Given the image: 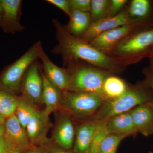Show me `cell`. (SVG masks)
I'll return each mask as SVG.
<instances>
[{"label":"cell","mask_w":153,"mask_h":153,"mask_svg":"<svg viewBox=\"0 0 153 153\" xmlns=\"http://www.w3.org/2000/svg\"><path fill=\"white\" fill-rule=\"evenodd\" d=\"M134 24L153 26V2L149 0H132L126 8Z\"/></svg>","instance_id":"obj_14"},{"label":"cell","mask_w":153,"mask_h":153,"mask_svg":"<svg viewBox=\"0 0 153 153\" xmlns=\"http://www.w3.org/2000/svg\"><path fill=\"white\" fill-rule=\"evenodd\" d=\"M4 136L14 149L24 150L31 144L26 130L14 114L6 120L4 123Z\"/></svg>","instance_id":"obj_13"},{"label":"cell","mask_w":153,"mask_h":153,"mask_svg":"<svg viewBox=\"0 0 153 153\" xmlns=\"http://www.w3.org/2000/svg\"><path fill=\"white\" fill-rule=\"evenodd\" d=\"M38 58L41 59L44 73L47 79L62 92L69 91L70 75L68 70L54 64L46 55L42 47L39 50Z\"/></svg>","instance_id":"obj_9"},{"label":"cell","mask_w":153,"mask_h":153,"mask_svg":"<svg viewBox=\"0 0 153 153\" xmlns=\"http://www.w3.org/2000/svg\"><path fill=\"white\" fill-rule=\"evenodd\" d=\"M14 149L4 135L0 138V153H10Z\"/></svg>","instance_id":"obj_31"},{"label":"cell","mask_w":153,"mask_h":153,"mask_svg":"<svg viewBox=\"0 0 153 153\" xmlns=\"http://www.w3.org/2000/svg\"><path fill=\"white\" fill-rule=\"evenodd\" d=\"M107 121L108 120H98L88 153H99L101 143L109 134L107 128Z\"/></svg>","instance_id":"obj_24"},{"label":"cell","mask_w":153,"mask_h":153,"mask_svg":"<svg viewBox=\"0 0 153 153\" xmlns=\"http://www.w3.org/2000/svg\"><path fill=\"white\" fill-rule=\"evenodd\" d=\"M107 128L109 134H115L123 139L136 136L138 133L130 111L117 115L108 120Z\"/></svg>","instance_id":"obj_18"},{"label":"cell","mask_w":153,"mask_h":153,"mask_svg":"<svg viewBox=\"0 0 153 153\" xmlns=\"http://www.w3.org/2000/svg\"><path fill=\"white\" fill-rule=\"evenodd\" d=\"M47 1L50 4L56 6L62 10L64 13L70 16L71 10L69 4V0H47Z\"/></svg>","instance_id":"obj_29"},{"label":"cell","mask_w":153,"mask_h":153,"mask_svg":"<svg viewBox=\"0 0 153 153\" xmlns=\"http://www.w3.org/2000/svg\"><path fill=\"white\" fill-rule=\"evenodd\" d=\"M71 11L73 10L90 12V0H69Z\"/></svg>","instance_id":"obj_28"},{"label":"cell","mask_w":153,"mask_h":153,"mask_svg":"<svg viewBox=\"0 0 153 153\" xmlns=\"http://www.w3.org/2000/svg\"><path fill=\"white\" fill-rule=\"evenodd\" d=\"M18 100L4 88L0 89V114L5 118L15 114Z\"/></svg>","instance_id":"obj_22"},{"label":"cell","mask_w":153,"mask_h":153,"mask_svg":"<svg viewBox=\"0 0 153 153\" xmlns=\"http://www.w3.org/2000/svg\"><path fill=\"white\" fill-rule=\"evenodd\" d=\"M130 113L138 133L146 137L153 134V111L149 102L137 106Z\"/></svg>","instance_id":"obj_16"},{"label":"cell","mask_w":153,"mask_h":153,"mask_svg":"<svg viewBox=\"0 0 153 153\" xmlns=\"http://www.w3.org/2000/svg\"><path fill=\"white\" fill-rule=\"evenodd\" d=\"M68 150L65 149L60 147V148H57L53 150L51 153H74L71 152Z\"/></svg>","instance_id":"obj_32"},{"label":"cell","mask_w":153,"mask_h":153,"mask_svg":"<svg viewBox=\"0 0 153 153\" xmlns=\"http://www.w3.org/2000/svg\"><path fill=\"white\" fill-rule=\"evenodd\" d=\"M149 58H151V59H152L153 60V55H152V56H151V57H149Z\"/></svg>","instance_id":"obj_40"},{"label":"cell","mask_w":153,"mask_h":153,"mask_svg":"<svg viewBox=\"0 0 153 153\" xmlns=\"http://www.w3.org/2000/svg\"><path fill=\"white\" fill-rule=\"evenodd\" d=\"M143 73L144 75L145 80L151 87L153 94V70L150 66L143 69ZM150 105L153 111V98L149 102Z\"/></svg>","instance_id":"obj_30"},{"label":"cell","mask_w":153,"mask_h":153,"mask_svg":"<svg viewBox=\"0 0 153 153\" xmlns=\"http://www.w3.org/2000/svg\"><path fill=\"white\" fill-rule=\"evenodd\" d=\"M123 139L117 135L108 134L101 143L99 153H116L118 147Z\"/></svg>","instance_id":"obj_26"},{"label":"cell","mask_w":153,"mask_h":153,"mask_svg":"<svg viewBox=\"0 0 153 153\" xmlns=\"http://www.w3.org/2000/svg\"><path fill=\"white\" fill-rule=\"evenodd\" d=\"M69 22L65 27L67 31L75 37L80 38L84 35L91 25L90 12L73 10L69 17Z\"/></svg>","instance_id":"obj_20"},{"label":"cell","mask_w":153,"mask_h":153,"mask_svg":"<svg viewBox=\"0 0 153 153\" xmlns=\"http://www.w3.org/2000/svg\"><path fill=\"white\" fill-rule=\"evenodd\" d=\"M40 66L36 61L30 66L21 86L23 98L34 105L42 102L43 83Z\"/></svg>","instance_id":"obj_8"},{"label":"cell","mask_w":153,"mask_h":153,"mask_svg":"<svg viewBox=\"0 0 153 153\" xmlns=\"http://www.w3.org/2000/svg\"><path fill=\"white\" fill-rule=\"evenodd\" d=\"M49 116L36 109L28 122L26 131L32 144H43L48 142L47 133L51 127Z\"/></svg>","instance_id":"obj_10"},{"label":"cell","mask_w":153,"mask_h":153,"mask_svg":"<svg viewBox=\"0 0 153 153\" xmlns=\"http://www.w3.org/2000/svg\"><path fill=\"white\" fill-rule=\"evenodd\" d=\"M130 24H134L130 20L126 8L114 16L106 17L91 23L86 33L79 38L89 42L101 33Z\"/></svg>","instance_id":"obj_12"},{"label":"cell","mask_w":153,"mask_h":153,"mask_svg":"<svg viewBox=\"0 0 153 153\" xmlns=\"http://www.w3.org/2000/svg\"><path fill=\"white\" fill-rule=\"evenodd\" d=\"M150 60V66H151V68H152L153 70V60L151 58H149Z\"/></svg>","instance_id":"obj_36"},{"label":"cell","mask_w":153,"mask_h":153,"mask_svg":"<svg viewBox=\"0 0 153 153\" xmlns=\"http://www.w3.org/2000/svg\"><path fill=\"white\" fill-rule=\"evenodd\" d=\"M149 153H153L152 152H150Z\"/></svg>","instance_id":"obj_42"},{"label":"cell","mask_w":153,"mask_h":153,"mask_svg":"<svg viewBox=\"0 0 153 153\" xmlns=\"http://www.w3.org/2000/svg\"><path fill=\"white\" fill-rule=\"evenodd\" d=\"M2 14L0 13V21H1V19Z\"/></svg>","instance_id":"obj_41"},{"label":"cell","mask_w":153,"mask_h":153,"mask_svg":"<svg viewBox=\"0 0 153 153\" xmlns=\"http://www.w3.org/2000/svg\"><path fill=\"white\" fill-rule=\"evenodd\" d=\"M22 2L20 0H0L3 9L0 27L5 33L13 34L24 29L20 22Z\"/></svg>","instance_id":"obj_11"},{"label":"cell","mask_w":153,"mask_h":153,"mask_svg":"<svg viewBox=\"0 0 153 153\" xmlns=\"http://www.w3.org/2000/svg\"><path fill=\"white\" fill-rule=\"evenodd\" d=\"M153 98L152 91L144 79L129 86L126 91L115 99L106 100L91 119L108 120L117 115L129 112L140 105L149 103Z\"/></svg>","instance_id":"obj_2"},{"label":"cell","mask_w":153,"mask_h":153,"mask_svg":"<svg viewBox=\"0 0 153 153\" xmlns=\"http://www.w3.org/2000/svg\"><path fill=\"white\" fill-rule=\"evenodd\" d=\"M128 87L123 79L115 74H110L103 83L102 96L105 101L115 99L125 93Z\"/></svg>","instance_id":"obj_21"},{"label":"cell","mask_w":153,"mask_h":153,"mask_svg":"<svg viewBox=\"0 0 153 153\" xmlns=\"http://www.w3.org/2000/svg\"><path fill=\"white\" fill-rule=\"evenodd\" d=\"M36 109L34 105L27 101L23 97L18 98L16 109L15 112L16 116L19 122L25 130L30 117Z\"/></svg>","instance_id":"obj_23"},{"label":"cell","mask_w":153,"mask_h":153,"mask_svg":"<svg viewBox=\"0 0 153 153\" xmlns=\"http://www.w3.org/2000/svg\"><path fill=\"white\" fill-rule=\"evenodd\" d=\"M153 26L130 24L106 31L88 42L96 49L107 55L123 39L136 30Z\"/></svg>","instance_id":"obj_7"},{"label":"cell","mask_w":153,"mask_h":153,"mask_svg":"<svg viewBox=\"0 0 153 153\" xmlns=\"http://www.w3.org/2000/svg\"><path fill=\"white\" fill-rule=\"evenodd\" d=\"M4 123H3V122L0 123V138L4 136Z\"/></svg>","instance_id":"obj_33"},{"label":"cell","mask_w":153,"mask_h":153,"mask_svg":"<svg viewBox=\"0 0 153 153\" xmlns=\"http://www.w3.org/2000/svg\"><path fill=\"white\" fill-rule=\"evenodd\" d=\"M41 68V75L43 79V88L42 102L45 105L44 111L49 116L61 105L62 94L55 85L47 79Z\"/></svg>","instance_id":"obj_19"},{"label":"cell","mask_w":153,"mask_h":153,"mask_svg":"<svg viewBox=\"0 0 153 153\" xmlns=\"http://www.w3.org/2000/svg\"><path fill=\"white\" fill-rule=\"evenodd\" d=\"M61 105L70 114L78 118H92L105 100L94 94L63 91Z\"/></svg>","instance_id":"obj_4"},{"label":"cell","mask_w":153,"mask_h":153,"mask_svg":"<svg viewBox=\"0 0 153 153\" xmlns=\"http://www.w3.org/2000/svg\"><path fill=\"white\" fill-rule=\"evenodd\" d=\"M41 47V42H36L4 71L0 77V85L3 88L9 91H16L20 89L25 73L38 58Z\"/></svg>","instance_id":"obj_6"},{"label":"cell","mask_w":153,"mask_h":153,"mask_svg":"<svg viewBox=\"0 0 153 153\" xmlns=\"http://www.w3.org/2000/svg\"><path fill=\"white\" fill-rule=\"evenodd\" d=\"M128 2L127 0H111L106 17L114 16L120 13Z\"/></svg>","instance_id":"obj_27"},{"label":"cell","mask_w":153,"mask_h":153,"mask_svg":"<svg viewBox=\"0 0 153 153\" xmlns=\"http://www.w3.org/2000/svg\"><path fill=\"white\" fill-rule=\"evenodd\" d=\"M110 1L91 0V1L90 14L91 23L97 22L106 18Z\"/></svg>","instance_id":"obj_25"},{"label":"cell","mask_w":153,"mask_h":153,"mask_svg":"<svg viewBox=\"0 0 153 153\" xmlns=\"http://www.w3.org/2000/svg\"><path fill=\"white\" fill-rule=\"evenodd\" d=\"M2 12H3L2 8L1 6V4H0V13H1V14L2 13Z\"/></svg>","instance_id":"obj_38"},{"label":"cell","mask_w":153,"mask_h":153,"mask_svg":"<svg viewBox=\"0 0 153 153\" xmlns=\"http://www.w3.org/2000/svg\"><path fill=\"white\" fill-rule=\"evenodd\" d=\"M68 71L70 75L69 91L94 94L103 98V83L111 73L94 66H80Z\"/></svg>","instance_id":"obj_5"},{"label":"cell","mask_w":153,"mask_h":153,"mask_svg":"<svg viewBox=\"0 0 153 153\" xmlns=\"http://www.w3.org/2000/svg\"><path fill=\"white\" fill-rule=\"evenodd\" d=\"M10 153H19V151L16 149H13Z\"/></svg>","instance_id":"obj_37"},{"label":"cell","mask_w":153,"mask_h":153,"mask_svg":"<svg viewBox=\"0 0 153 153\" xmlns=\"http://www.w3.org/2000/svg\"><path fill=\"white\" fill-rule=\"evenodd\" d=\"M5 119V117H4L0 114V123L3 122L4 121Z\"/></svg>","instance_id":"obj_34"},{"label":"cell","mask_w":153,"mask_h":153,"mask_svg":"<svg viewBox=\"0 0 153 153\" xmlns=\"http://www.w3.org/2000/svg\"><path fill=\"white\" fill-rule=\"evenodd\" d=\"M75 133L71 116L65 114L58 122L53 133V139L60 147L69 150L74 144Z\"/></svg>","instance_id":"obj_17"},{"label":"cell","mask_w":153,"mask_h":153,"mask_svg":"<svg viewBox=\"0 0 153 153\" xmlns=\"http://www.w3.org/2000/svg\"><path fill=\"white\" fill-rule=\"evenodd\" d=\"M151 53H152V55H153V47L151 49Z\"/></svg>","instance_id":"obj_39"},{"label":"cell","mask_w":153,"mask_h":153,"mask_svg":"<svg viewBox=\"0 0 153 153\" xmlns=\"http://www.w3.org/2000/svg\"><path fill=\"white\" fill-rule=\"evenodd\" d=\"M153 26L134 31L123 39L107 54L114 58L140 61L152 56Z\"/></svg>","instance_id":"obj_3"},{"label":"cell","mask_w":153,"mask_h":153,"mask_svg":"<svg viewBox=\"0 0 153 153\" xmlns=\"http://www.w3.org/2000/svg\"><path fill=\"white\" fill-rule=\"evenodd\" d=\"M27 153H42V152H40V151H37V150H34V151H30V152H28Z\"/></svg>","instance_id":"obj_35"},{"label":"cell","mask_w":153,"mask_h":153,"mask_svg":"<svg viewBox=\"0 0 153 153\" xmlns=\"http://www.w3.org/2000/svg\"><path fill=\"white\" fill-rule=\"evenodd\" d=\"M98 120L90 119L79 124L75 129L73 144L74 153H88Z\"/></svg>","instance_id":"obj_15"},{"label":"cell","mask_w":153,"mask_h":153,"mask_svg":"<svg viewBox=\"0 0 153 153\" xmlns=\"http://www.w3.org/2000/svg\"><path fill=\"white\" fill-rule=\"evenodd\" d=\"M53 23L58 42L53 49V53L62 55L64 60L71 65L78 60H82L96 68L116 74L122 72L129 65L138 62L134 59L110 57L96 49L88 42L72 36L57 19H54Z\"/></svg>","instance_id":"obj_1"}]
</instances>
